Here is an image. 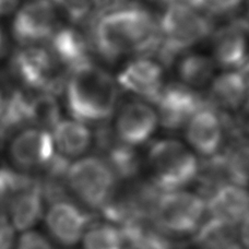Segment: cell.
Here are the masks:
<instances>
[{
  "label": "cell",
  "instance_id": "29",
  "mask_svg": "<svg viewBox=\"0 0 249 249\" xmlns=\"http://www.w3.org/2000/svg\"><path fill=\"white\" fill-rule=\"evenodd\" d=\"M243 1L244 0H188V4L198 11L221 16L236 10Z\"/></svg>",
  "mask_w": 249,
  "mask_h": 249
},
{
  "label": "cell",
  "instance_id": "23",
  "mask_svg": "<svg viewBox=\"0 0 249 249\" xmlns=\"http://www.w3.org/2000/svg\"><path fill=\"white\" fill-rule=\"evenodd\" d=\"M237 226L209 217L195 233L200 249H232L237 245Z\"/></svg>",
  "mask_w": 249,
  "mask_h": 249
},
{
  "label": "cell",
  "instance_id": "32",
  "mask_svg": "<svg viewBox=\"0 0 249 249\" xmlns=\"http://www.w3.org/2000/svg\"><path fill=\"white\" fill-rule=\"evenodd\" d=\"M237 241L243 249H249V214L237 225Z\"/></svg>",
  "mask_w": 249,
  "mask_h": 249
},
{
  "label": "cell",
  "instance_id": "24",
  "mask_svg": "<svg viewBox=\"0 0 249 249\" xmlns=\"http://www.w3.org/2000/svg\"><path fill=\"white\" fill-rule=\"evenodd\" d=\"M215 62L202 54H185L177 66V72L184 86L200 89L208 86L214 78Z\"/></svg>",
  "mask_w": 249,
  "mask_h": 249
},
{
  "label": "cell",
  "instance_id": "35",
  "mask_svg": "<svg viewBox=\"0 0 249 249\" xmlns=\"http://www.w3.org/2000/svg\"><path fill=\"white\" fill-rule=\"evenodd\" d=\"M2 43H3V36H2L1 30H0V51H1V48H2Z\"/></svg>",
  "mask_w": 249,
  "mask_h": 249
},
{
  "label": "cell",
  "instance_id": "1",
  "mask_svg": "<svg viewBox=\"0 0 249 249\" xmlns=\"http://www.w3.org/2000/svg\"><path fill=\"white\" fill-rule=\"evenodd\" d=\"M93 41L100 54L110 60L144 54L159 47V22L144 9H116L97 20L93 30Z\"/></svg>",
  "mask_w": 249,
  "mask_h": 249
},
{
  "label": "cell",
  "instance_id": "4",
  "mask_svg": "<svg viewBox=\"0 0 249 249\" xmlns=\"http://www.w3.org/2000/svg\"><path fill=\"white\" fill-rule=\"evenodd\" d=\"M162 58L171 61L175 55L202 42L211 33V23L190 4H170L159 22Z\"/></svg>",
  "mask_w": 249,
  "mask_h": 249
},
{
  "label": "cell",
  "instance_id": "13",
  "mask_svg": "<svg viewBox=\"0 0 249 249\" xmlns=\"http://www.w3.org/2000/svg\"><path fill=\"white\" fill-rule=\"evenodd\" d=\"M212 45L215 65L229 70L243 68L249 62V24L238 22L220 29Z\"/></svg>",
  "mask_w": 249,
  "mask_h": 249
},
{
  "label": "cell",
  "instance_id": "10",
  "mask_svg": "<svg viewBox=\"0 0 249 249\" xmlns=\"http://www.w3.org/2000/svg\"><path fill=\"white\" fill-rule=\"evenodd\" d=\"M158 124V113L149 104L141 101H131L118 112L114 133L122 143L137 146L150 139Z\"/></svg>",
  "mask_w": 249,
  "mask_h": 249
},
{
  "label": "cell",
  "instance_id": "16",
  "mask_svg": "<svg viewBox=\"0 0 249 249\" xmlns=\"http://www.w3.org/2000/svg\"><path fill=\"white\" fill-rule=\"evenodd\" d=\"M209 217L238 225L249 214V193L245 187L224 184L206 198Z\"/></svg>",
  "mask_w": 249,
  "mask_h": 249
},
{
  "label": "cell",
  "instance_id": "14",
  "mask_svg": "<svg viewBox=\"0 0 249 249\" xmlns=\"http://www.w3.org/2000/svg\"><path fill=\"white\" fill-rule=\"evenodd\" d=\"M46 224L57 242L65 246H73L81 242L90 225V217L77 204L60 200L48 209Z\"/></svg>",
  "mask_w": 249,
  "mask_h": 249
},
{
  "label": "cell",
  "instance_id": "9",
  "mask_svg": "<svg viewBox=\"0 0 249 249\" xmlns=\"http://www.w3.org/2000/svg\"><path fill=\"white\" fill-rule=\"evenodd\" d=\"M159 123L168 130L184 127L194 115L203 108V102L194 89L184 84L164 87L157 101Z\"/></svg>",
  "mask_w": 249,
  "mask_h": 249
},
{
  "label": "cell",
  "instance_id": "12",
  "mask_svg": "<svg viewBox=\"0 0 249 249\" xmlns=\"http://www.w3.org/2000/svg\"><path fill=\"white\" fill-rule=\"evenodd\" d=\"M55 151L52 133L39 128L18 132L10 145L13 162L26 170L47 166L55 158Z\"/></svg>",
  "mask_w": 249,
  "mask_h": 249
},
{
  "label": "cell",
  "instance_id": "20",
  "mask_svg": "<svg viewBox=\"0 0 249 249\" xmlns=\"http://www.w3.org/2000/svg\"><path fill=\"white\" fill-rule=\"evenodd\" d=\"M52 132L55 150L66 159L83 155L93 141L90 129L75 119H61Z\"/></svg>",
  "mask_w": 249,
  "mask_h": 249
},
{
  "label": "cell",
  "instance_id": "11",
  "mask_svg": "<svg viewBox=\"0 0 249 249\" xmlns=\"http://www.w3.org/2000/svg\"><path fill=\"white\" fill-rule=\"evenodd\" d=\"M117 80L124 90L157 103L164 89L163 67L148 57H140L124 66Z\"/></svg>",
  "mask_w": 249,
  "mask_h": 249
},
{
  "label": "cell",
  "instance_id": "27",
  "mask_svg": "<svg viewBox=\"0 0 249 249\" xmlns=\"http://www.w3.org/2000/svg\"><path fill=\"white\" fill-rule=\"evenodd\" d=\"M224 170L229 183L242 187L249 185V144L237 143L223 157Z\"/></svg>",
  "mask_w": 249,
  "mask_h": 249
},
{
  "label": "cell",
  "instance_id": "25",
  "mask_svg": "<svg viewBox=\"0 0 249 249\" xmlns=\"http://www.w3.org/2000/svg\"><path fill=\"white\" fill-rule=\"evenodd\" d=\"M83 249H123L122 230L110 222L90 223L81 239Z\"/></svg>",
  "mask_w": 249,
  "mask_h": 249
},
{
  "label": "cell",
  "instance_id": "7",
  "mask_svg": "<svg viewBox=\"0 0 249 249\" xmlns=\"http://www.w3.org/2000/svg\"><path fill=\"white\" fill-rule=\"evenodd\" d=\"M11 67L18 80L32 90L55 95L65 89L61 66L48 48L23 46L13 56Z\"/></svg>",
  "mask_w": 249,
  "mask_h": 249
},
{
  "label": "cell",
  "instance_id": "22",
  "mask_svg": "<svg viewBox=\"0 0 249 249\" xmlns=\"http://www.w3.org/2000/svg\"><path fill=\"white\" fill-rule=\"evenodd\" d=\"M31 124V99L21 92L3 97L0 107V138H7Z\"/></svg>",
  "mask_w": 249,
  "mask_h": 249
},
{
  "label": "cell",
  "instance_id": "34",
  "mask_svg": "<svg viewBox=\"0 0 249 249\" xmlns=\"http://www.w3.org/2000/svg\"><path fill=\"white\" fill-rule=\"evenodd\" d=\"M151 2H155V3H161V4H170L176 2V0H149Z\"/></svg>",
  "mask_w": 249,
  "mask_h": 249
},
{
  "label": "cell",
  "instance_id": "17",
  "mask_svg": "<svg viewBox=\"0 0 249 249\" xmlns=\"http://www.w3.org/2000/svg\"><path fill=\"white\" fill-rule=\"evenodd\" d=\"M209 99L224 110H237L249 100V74L244 69L229 70L213 78Z\"/></svg>",
  "mask_w": 249,
  "mask_h": 249
},
{
  "label": "cell",
  "instance_id": "26",
  "mask_svg": "<svg viewBox=\"0 0 249 249\" xmlns=\"http://www.w3.org/2000/svg\"><path fill=\"white\" fill-rule=\"evenodd\" d=\"M60 121V106L55 95L39 93L31 99V124L35 128L51 132Z\"/></svg>",
  "mask_w": 249,
  "mask_h": 249
},
{
  "label": "cell",
  "instance_id": "30",
  "mask_svg": "<svg viewBox=\"0 0 249 249\" xmlns=\"http://www.w3.org/2000/svg\"><path fill=\"white\" fill-rule=\"evenodd\" d=\"M17 249H54L51 243L39 233L28 231L22 234Z\"/></svg>",
  "mask_w": 249,
  "mask_h": 249
},
{
  "label": "cell",
  "instance_id": "33",
  "mask_svg": "<svg viewBox=\"0 0 249 249\" xmlns=\"http://www.w3.org/2000/svg\"><path fill=\"white\" fill-rule=\"evenodd\" d=\"M19 0H0V17H6L17 10Z\"/></svg>",
  "mask_w": 249,
  "mask_h": 249
},
{
  "label": "cell",
  "instance_id": "31",
  "mask_svg": "<svg viewBox=\"0 0 249 249\" xmlns=\"http://www.w3.org/2000/svg\"><path fill=\"white\" fill-rule=\"evenodd\" d=\"M13 239V225L6 216L0 214V249H12Z\"/></svg>",
  "mask_w": 249,
  "mask_h": 249
},
{
  "label": "cell",
  "instance_id": "2",
  "mask_svg": "<svg viewBox=\"0 0 249 249\" xmlns=\"http://www.w3.org/2000/svg\"><path fill=\"white\" fill-rule=\"evenodd\" d=\"M66 105L73 119L101 123L112 116L118 99L115 80L92 64L70 72L65 86Z\"/></svg>",
  "mask_w": 249,
  "mask_h": 249
},
{
  "label": "cell",
  "instance_id": "28",
  "mask_svg": "<svg viewBox=\"0 0 249 249\" xmlns=\"http://www.w3.org/2000/svg\"><path fill=\"white\" fill-rule=\"evenodd\" d=\"M52 2L74 22L84 20L93 9L97 8V0H52Z\"/></svg>",
  "mask_w": 249,
  "mask_h": 249
},
{
  "label": "cell",
  "instance_id": "15",
  "mask_svg": "<svg viewBox=\"0 0 249 249\" xmlns=\"http://www.w3.org/2000/svg\"><path fill=\"white\" fill-rule=\"evenodd\" d=\"M223 124L214 110L208 107L200 109L186 124L187 141L203 157H215L223 143Z\"/></svg>",
  "mask_w": 249,
  "mask_h": 249
},
{
  "label": "cell",
  "instance_id": "36",
  "mask_svg": "<svg viewBox=\"0 0 249 249\" xmlns=\"http://www.w3.org/2000/svg\"><path fill=\"white\" fill-rule=\"evenodd\" d=\"M2 101H3V97H2V95H1V93H0V107H1Z\"/></svg>",
  "mask_w": 249,
  "mask_h": 249
},
{
  "label": "cell",
  "instance_id": "5",
  "mask_svg": "<svg viewBox=\"0 0 249 249\" xmlns=\"http://www.w3.org/2000/svg\"><path fill=\"white\" fill-rule=\"evenodd\" d=\"M206 214V199L201 195L180 189L162 193L155 206L152 222L164 233L185 236L197 232Z\"/></svg>",
  "mask_w": 249,
  "mask_h": 249
},
{
  "label": "cell",
  "instance_id": "21",
  "mask_svg": "<svg viewBox=\"0 0 249 249\" xmlns=\"http://www.w3.org/2000/svg\"><path fill=\"white\" fill-rule=\"evenodd\" d=\"M101 145L107 150L106 163L112 168L115 176L121 179L132 178L140 167V160L133 146L122 143L121 141L112 142L109 132H101Z\"/></svg>",
  "mask_w": 249,
  "mask_h": 249
},
{
  "label": "cell",
  "instance_id": "18",
  "mask_svg": "<svg viewBox=\"0 0 249 249\" xmlns=\"http://www.w3.org/2000/svg\"><path fill=\"white\" fill-rule=\"evenodd\" d=\"M50 44L51 47L48 50L59 65L68 69L69 72L91 64L88 43L77 30L71 28L57 29L50 38Z\"/></svg>",
  "mask_w": 249,
  "mask_h": 249
},
{
  "label": "cell",
  "instance_id": "3",
  "mask_svg": "<svg viewBox=\"0 0 249 249\" xmlns=\"http://www.w3.org/2000/svg\"><path fill=\"white\" fill-rule=\"evenodd\" d=\"M148 161L152 183L161 193L180 190L198 178L199 161L185 144L177 140L154 142L149 149Z\"/></svg>",
  "mask_w": 249,
  "mask_h": 249
},
{
  "label": "cell",
  "instance_id": "6",
  "mask_svg": "<svg viewBox=\"0 0 249 249\" xmlns=\"http://www.w3.org/2000/svg\"><path fill=\"white\" fill-rule=\"evenodd\" d=\"M116 180L108 164L97 157L83 158L71 164L66 175L71 194L94 210H102L112 200Z\"/></svg>",
  "mask_w": 249,
  "mask_h": 249
},
{
  "label": "cell",
  "instance_id": "37",
  "mask_svg": "<svg viewBox=\"0 0 249 249\" xmlns=\"http://www.w3.org/2000/svg\"><path fill=\"white\" fill-rule=\"evenodd\" d=\"M248 13H249V9H248Z\"/></svg>",
  "mask_w": 249,
  "mask_h": 249
},
{
  "label": "cell",
  "instance_id": "19",
  "mask_svg": "<svg viewBox=\"0 0 249 249\" xmlns=\"http://www.w3.org/2000/svg\"><path fill=\"white\" fill-rule=\"evenodd\" d=\"M8 197H10L9 211L13 228L28 230L42 216V190L38 186L32 184V181L13 191Z\"/></svg>",
  "mask_w": 249,
  "mask_h": 249
},
{
  "label": "cell",
  "instance_id": "8",
  "mask_svg": "<svg viewBox=\"0 0 249 249\" xmlns=\"http://www.w3.org/2000/svg\"><path fill=\"white\" fill-rule=\"evenodd\" d=\"M57 20V8L52 0H32L17 11L13 36L23 46L37 45L54 35Z\"/></svg>",
  "mask_w": 249,
  "mask_h": 249
}]
</instances>
